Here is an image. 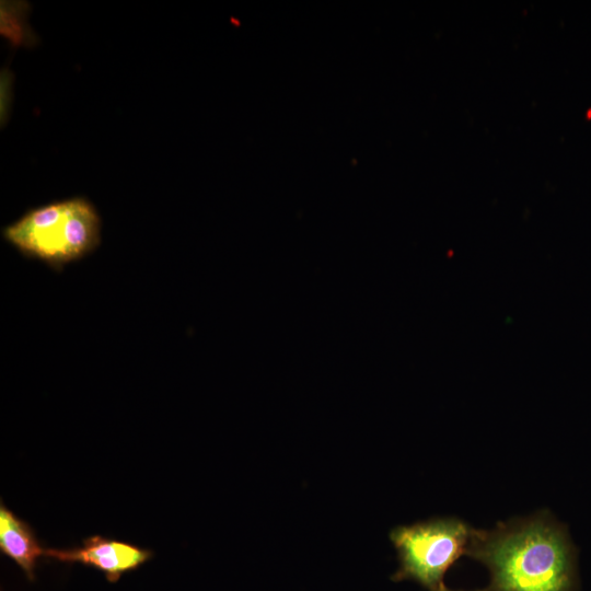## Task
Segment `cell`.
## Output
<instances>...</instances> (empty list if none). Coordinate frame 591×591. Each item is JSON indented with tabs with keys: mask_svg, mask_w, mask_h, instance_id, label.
<instances>
[{
	"mask_svg": "<svg viewBox=\"0 0 591 591\" xmlns=\"http://www.w3.org/2000/svg\"><path fill=\"white\" fill-rule=\"evenodd\" d=\"M466 556L490 573L491 591H573L575 558L569 537L554 517L524 519L473 530Z\"/></svg>",
	"mask_w": 591,
	"mask_h": 591,
	"instance_id": "1",
	"label": "cell"
},
{
	"mask_svg": "<svg viewBox=\"0 0 591 591\" xmlns=\"http://www.w3.org/2000/svg\"><path fill=\"white\" fill-rule=\"evenodd\" d=\"M1 233L24 257L61 271L100 246L102 220L86 197L76 196L32 208Z\"/></svg>",
	"mask_w": 591,
	"mask_h": 591,
	"instance_id": "2",
	"label": "cell"
},
{
	"mask_svg": "<svg viewBox=\"0 0 591 591\" xmlns=\"http://www.w3.org/2000/svg\"><path fill=\"white\" fill-rule=\"evenodd\" d=\"M473 530L453 517L394 528L390 540L397 551L399 568L392 580H413L429 591H441L445 572L465 555Z\"/></svg>",
	"mask_w": 591,
	"mask_h": 591,
	"instance_id": "3",
	"label": "cell"
},
{
	"mask_svg": "<svg viewBox=\"0 0 591 591\" xmlns=\"http://www.w3.org/2000/svg\"><path fill=\"white\" fill-rule=\"evenodd\" d=\"M152 555L150 549L100 535L88 537L78 547L45 548L44 552L45 557L93 567L102 571L109 582H117L124 573L137 569Z\"/></svg>",
	"mask_w": 591,
	"mask_h": 591,
	"instance_id": "4",
	"label": "cell"
},
{
	"mask_svg": "<svg viewBox=\"0 0 591 591\" xmlns=\"http://www.w3.org/2000/svg\"><path fill=\"white\" fill-rule=\"evenodd\" d=\"M0 549L14 560L30 580L34 579L37 559L44 556L43 548L32 528L0 505Z\"/></svg>",
	"mask_w": 591,
	"mask_h": 591,
	"instance_id": "5",
	"label": "cell"
},
{
	"mask_svg": "<svg viewBox=\"0 0 591 591\" xmlns=\"http://www.w3.org/2000/svg\"><path fill=\"white\" fill-rule=\"evenodd\" d=\"M1 3V34L14 46H28L32 40H36L26 24V13L23 12L27 4L8 1Z\"/></svg>",
	"mask_w": 591,
	"mask_h": 591,
	"instance_id": "6",
	"label": "cell"
},
{
	"mask_svg": "<svg viewBox=\"0 0 591 591\" xmlns=\"http://www.w3.org/2000/svg\"><path fill=\"white\" fill-rule=\"evenodd\" d=\"M441 591H453V590H449L447 588L442 589ZM476 591H491L489 588H486V589H483V590H476Z\"/></svg>",
	"mask_w": 591,
	"mask_h": 591,
	"instance_id": "7",
	"label": "cell"
}]
</instances>
